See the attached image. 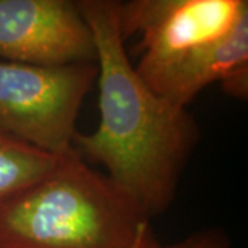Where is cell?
I'll use <instances>...</instances> for the list:
<instances>
[{
  "label": "cell",
  "mask_w": 248,
  "mask_h": 248,
  "mask_svg": "<svg viewBox=\"0 0 248 248\" xmlns=\"http://www.w3.org/2000/svg\"><path fill=\"white\" fill-rule=\"evenodd\" d=\"M95 43L99 123L76 133L72 146L143 205L152 218L174 202L187 161L200 140L186 108L161 98L137 72L125 50L120 3L79 0Z\"/></svg>",
  "instance_id": "1"
},
{
  "label": "cell",
  "mask_w": 248,
  "mask_h": 248,
  "mask_svg": "<svg viewBox=\"0 0 248 248\" xmlns=\"http://www.w3.org/2000/svg\"><path fill=\"white\" fill-rule=\"evenodd\" d=\"M131 193L72 146L0 205V248H163Z\"/></svg>",
  "instance_id": "2"
},
{
  "label": "cell",
  "mask_w": 248,
  "mask_h": 248,
  "mask_svg": "<svg viewBox=\"0 0 248 248\" xmlns=\"http://www.w3.org/2000/svg\"><path fill=\"white\" fill-rule=\"evenodd\" d=\"M95 63L37 66L0 60V131L58 156L72 148Z\"/></svg>",
  "instance_id": "3"
},
{
  "label": "cell",
  "mask_w": 248,
  "mask_h": 248,
  "mask_svg": "<svg viewBox=\"0 0 248 248\" xmlns=\"http://www.w3.org/2000/svg\"><path fill=\"white\" fill-rule=\"evenodd\" d=\"M246 16V0H133L119 7L124 40L131 35L141 39L140 66L157 65L214 43Z\"/></svg>",
  "instance_id": "4"
},
{
  "label": "cell",
  "mask_w": 248,
  "mask_h": 248,
  "mask_svg": "<svg viewBox=\"0 0 248 248\" xmlns=\"http://www.w3.org/2000/svg\"><path fill=\"white\" fill-rule=\"evenodd\" d=\"M93 32L78 1L0 0V60L37 66L95 63Z\"/></svg>",
  "instance_id": "5"
},
{
  "label": "cell",
  "mask_w": 248,
  "mask_h": 248,
  "mask_svg": "<svg viewBox=\"0 0 248 248\" xmlns=\"http://www.w3.org/2000/svg\"><path fill=\"white\" fill-rule=\"evenodd\" d=\"M248 68V16L229 35L193 48L170 61L135 69L156 94L186 108L207 86L222 83L234 72Z\"/></svg>",
  "instance_id": "6"
},
{
  "label": "cell",
  "mask_w": 248,
  "mask_h": 248,
  "mask_svg": "<svg viewBox=\"0 0 248 248\" xmlns=\"http://www.w3.org/2000/svg\"><path fill=\"white\" fill-rule=\"evenodd\" d=\"M57 156L0 131V205L46 175Z\"/></svg>",
  "instance_id": "7"
},
{
  "label": "cell",
  "mask_w": 248,
  "mask_h": 248,
  "mask_svg": "<svg viewBox=\"0 0 248 248\" xmlns=\"http://www.w3.org/2000/svg\"><path fill=\"white\" fill-rule=\"evenodd\" d=\"M163 248H231V240L221 229L207 228Z\"/></svg>",
  "instance_id": "8"
}]
</instances>
